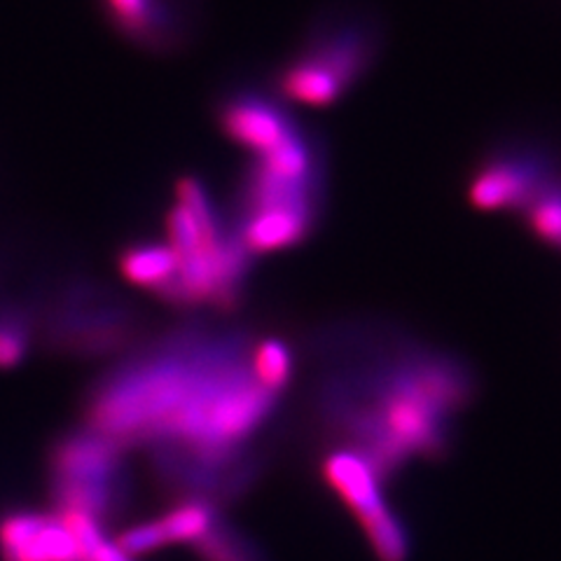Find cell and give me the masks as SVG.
Masks as SVG:
<instances>
[{
  "label": "cell",
  "mask_w": 561,
  "mask_h": 561,
  "mask_svg": "<svg viewBox=\"0 0 561 561\" xmlns=\"http://www.w3.org/2000/svg\"><path fill=\"white\" fill-rule=\"evenodd\" d=\"M561 173V160L529 144H513L491 150L472 171L468 181V202L480 210H522L536 202L542 190Z\"/></svg>",
  "instance_id": "6"
},
{
  "label": "cell",
  "mask_w": 561,
  "mask_h": 561,
  "mask_svg": "<svg viewBox=\"0 0 561 561\" xmlns=\"http://www.w3.org/2000/svg\"><path fill=\"white\" fill-rule=\"evenodd\" d=\"M253 346L243 330L169 332L94 383L90 428L146 447L154 476L181 499L239 496L262 468L253 437L280 402L255 377Z\"/></svg>",
  "instance_id": "1"
},
{
  "label": "cell",
  "mask_w": 561,
  "mask_h": 561,
  "mask_svg": "<svg viewBox=\"0 0 561 561\" xmlns=\"http://www.w3.org/2000/svg\"><path fill=\"white\" fill-rule=\"evenodd\" d=\"M216 117L220 131L253 157L276 148L300 127V119L286 108L284 99L251 87L227 92L218 103Z\"/></svg>",
  "instance_id": "8"
},
{
  "label": "cell",
  "mask_w": 561,
  "mask_h": 561,
  "mask_svg": "<svg viewBox=\"0 0 561 561\" xmlns=\"http://www.w3.org/2000/svg\"><path fill=\"white\" fill-rule=\"evenodd\" d=\"M127 447L94 428L64 433L47 456L49 480L129 486Z\"/></svg>",
  "instance_id": "9"
},
{
  "label": "cell",
  "mask_w": 561,
  "mask_h": 561,
  "mask_svg": "<svg viewBox=\"0 0 561 561\" xmlns=\"http://www.w3.org/2000/svg\"><path fill=\"white\" fill-rule=\"evenodd\" d=\"M136 309L90 278L66 280L43 302L41 330L49 348L68 356H108L138 335Z\"/></svg>",
  "instance_id": "4"
},
{
  "label": "cell",
  "mask_w": 561,
  "mask_h": 561,
  "mask_svg": "<svg viewBox=\"0 0 561 561\" xmlns=\"http://www.w3.org/2000/svg\"><path fill=\"white\" fill-rule=\"evenodd\" d=\"M323 478L351 507L379 561H408L410 534L383 496V478L360 454L332 447L323 459Z\"/></svg>",
  "instance_id": "5"
},
{
  "label": "cell",
  "mask_w": 561,
  "mask_h": 561,
  "mask_svg": "<svg viewBox=\"0 0 561 561\" xmlns=\"http://www.w3.org/2000/svg\"><path fill=\"white\" fill-rule=\"evenodd\" d=\"M117 265L129 284L157 295L179 270V253L167 241H136L119 251Z\"/></svg>",
  "instance_id": "11"
},
{
  "label": "cell",
  "mask_w": 561,
  "mask_h": 561,
  "mask_svg": "<svg viewBox=\"0 0 561 561\" xmlns=\"http://www.w3.org/2000/svg\"><path fill=\"white\" fill-rule=\"evenodd\" d=\"M195 552L202 561H262V552L232 522H227L222 513L210 524V529L195 542Z\"/></svg>",
  "instance_id": "13"
},
{
  "label": "cell",
  "mask_w": 561,
  "mask_h": 561,
  "mask_svg": "<svg viewBox=\"0 0 561 561\" xmlns=\"http://www.w3.org/2000/svg\"><path fill=\"white\" fill-rule=\"evenodd\" d=\"M3 561H82L78 540L59 513L10 511L0 517Z\"/></svg>",
  "instance_id": "10"
},
{
  "label": "cell",
  "mask_w": 561,
  "mask_h": 561,
  "mask_svg": "<svg viewBox=\"0 0 561 561\" xmlns=\"http://www.w3.org/2000/svg\"><path fill=\"white\" fill-rule=\"evenodd\" d=\"M519 218L540 243L561 253V173L536 202L522 210Z\"/></svg>",
  "instance_id": "16"
},
{
  "label": "cell",
  "mask_w": 561,
  "mask_h": 561,
  "mask_svg": "<svg viewBox=\"0 0 561 561\" xmlns=\"http://www.w3.org/2000/svg\"><path fill=\"white\" fill-rule=\"evenodd\" d=\"M218 513L220 507L210 501L181 499L157 519V524H160L167 546H171V542L195 546V542L210 529V524H214Z\"/></svg>",
  "instance_id": "12"
},
{
  "label": "cell",
  "mask_w": 561,
  "mask_h": 561,
  "mask_svg": "<svg viewBox=\"0 0 561 561\" xmlns=\"http://www.w3.org/2000/svg\"><path fill=\"white\" fill-rule=\"evenodd\" d=\"M381 47L370 14L340 8L313 22L300 47L280 64L274 94L307 108H330L370 73Z\"/></svg>",
  "instance_id": "3"
},
{
  "label": "cell",
  "mask_w": 561,
  "mask_h": 561,
  "mask_svg": "<svg viewBox=\"0 0 561 561\" xmlns=\"http://www.w3.org/2000/svg\"><path fill=\"white\" fill-rule=\"evenodd\" d=\"M253 370L262 386L274 393H284L293 381L295 358L290 346L278 337H260L253 346Z\"/></svg>",
  "instance_id": "15"
},
{
  "label": "cell",
  "mask_w": 561,
  "mask_h": 561,
  "mask_svg": "<svg viewBox=\"0 0 561 561\" xmlns=\"http://www.w3.org/2000/svg\"><path fill=\"white\" fill-rule=\"evenodd\" d=\"M35 332L33 309L22 302L0 305V370H12L28 356Z\"/></svg>",
  "instance_id": "14"
},
{
  "label": "cell",
  "mask_w": 561,
  "mask_h": 561,
  "mask_svg": "<svg viewBox=\"0 0 561 561\" xmlns=\"http://www.w3.org/2000/svg\"><path fill=\"white\" fill-rule=\"evenodd\" d=\"M319 351L316 412L335 447L360 454L383 482L445 459L480 391L470 360L379 321L332 328Z\"/></svg>",
  "instance_id": "2"
},
{
  "label": "cell",
  "mask_w": 561,
  "mask_h": 561,
  "mask_svg": "<svg viewBox=\"0 0 561 561\" xmlns=\"http://www.w3.org/2000/svg\"><path fill=\"white\" fill-rule=\"evenodd\" d=\"M117 546L131 557H140V554L164 548L167 542H164L160 524H157V519H150V522L134 524L129 529L122 531L117 538Z\"/></svg>",
  "instance_id": "18"
},
{
  "label": "cell",
  "mask_w": 561,
  "mask_h": 561,
  "mask_svg": "<svg viewBox=\"0 0 561 561\" xmlns=\"http://www.w3.org/2000/svg\"><path fill=\"white\" fill-rule=\"evenodd\" d=\"M61 517L68 522L70 531H73L78 540L82 561H134L131 554H127L117 542L105 536V526L96 519L80 513H68Z\"/></svg>",
  "instance_id": "17"
},
{
  "label": "cell",
  "mask_w": 561,
  "mask_h": 561,
  "mask_svg": "<svg viewBox=\"0 0 561 561\" xmlns=\"http://www.w3.org/2000/svg\"><path fill=\"white\" fill-rule=\"evenodd\" d=\"M117 38L152 57L183 51L199 24L197 0H99Z\"/></svg>",
  "instance_id": "7"
}]
</instances>
